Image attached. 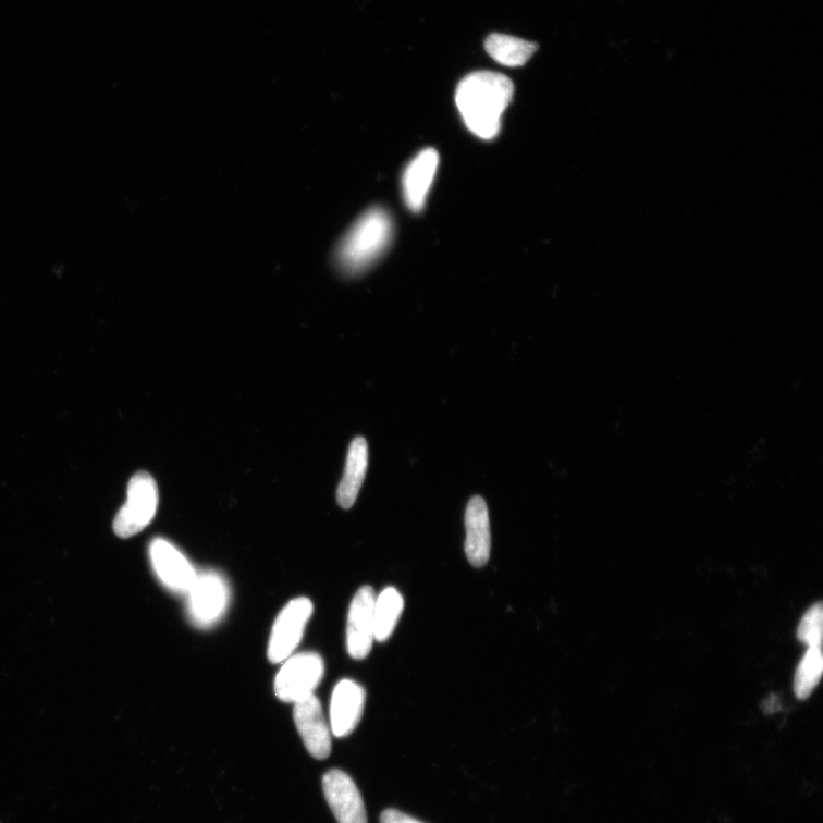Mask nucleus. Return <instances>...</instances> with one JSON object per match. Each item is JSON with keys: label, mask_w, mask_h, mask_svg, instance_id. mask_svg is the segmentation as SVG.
I'll return each instance as SVG.
<instances>
[{"label": "nucleus", "mask_w": 823, "mask_h": 823, "mask_svg": "<svg viewBox=\"0 0 823 823\" xmlns=\"http://www.w3.org/2000/svg\"><path fill=\"white\" fill-rule=\"evenodd\" d=\"M381 823H422L415 818H410L406 815L405 813H402L397 810H385L381 814L380 819Z\"/></svg>", "instance_id": "nucleus-19"}, {"label": "nucleus", "mask_w": 823, "mask_h": 823, "mask_svg": "<svg viewBox=\"0 0 823 823\" xmlns=\"http://www.w3.org/2000/svg\"><path fill=\"white\" fill-rule=\"evenodd\" d=\"M187 594L191 619L199 628L218 624L231 600L226 581L213 570L198 575Z\"/></svg>", "instance_id": "nucleus-5"}, {"label": "nucleus", "mask_w": 823, "mask_h": 823, "mask_svg": "<svg viewBox=\"0 0 823 823\" xmlns=\"http://www.w3.org/2000/svg\"><path fill=\"white\" fill-rule=\"evenodd\" d=\"M487 52L496 62L507 66H520L538 50V45L503 34H492L486 41Z\"/></svg>", "instance_id": "nucleus-15"}, {"label": "nucleus", "mask_w": 823, "mask_h": 823, "mask_svg": "<svg viewBox=\"0 0 823 823\" xmlns=\"http://www.w3.org/2000/svg\"><path fill=\"white\" fill-rule=\"evenodd\" d=\"M776 704H779V703H777V701H776V699L774 697H771L767 700V702H765V705L767 707V712L769 713L775 712L776 709L779 708V705H776Z\"/></svg>", "instance_id": "nucleus-20"}, {"label": "nucleus", "mask_w": 823, "mask_h": 823, "mask_svg": "<svg viewBox=\"0 0 823 823\" xmlns=\"http://www.w3.org/2000/svg\"><path fill=\"white\" fill-rule=\"evenodd\" d=\"M324 660L317 653L291 655L274 679V695L287 703H295L314 695L324 677Z\"/></svg>", "instance_id": "nucleus-4"}, {"label": "nucleus", "mask_w": 823, "mask_h": 823, "mask_svg": "<svg viewBox=\"0 0 823 823\" xmlns=\"http://www.w3.org/2000/svg\"><path fill=\"white\" fill-rule=\"evenodd\" d=\"M366 693L359 684L343 679L336 684L331 699V728L336 738H346L358 726Z\"/></svg>", "instance_id": "nucleus-11"}, {"label": "nucleus", "mask_w": 823, "mask_h": 823, "mask_svg": "<svg viewBox=\"0 0 823 823\" xmlns=\"http://www.w3.org/2000/svg\"><path fill=\"white\" fill-rule=\"evenodd\" d=\"M328 803L339 823H368L361 795L352 777L332 770L323 777Z\"/></svg>", "instance_id": "nucleus-10"}, {"label": "nucleus", "mask_w": 823, "mask_h": 823, "mask_svg": "<svg viewBox=\"0 0 823 823\" xmlns=\"http://www.w3.org/2000/svg\"><path fill=\"white\" fill-rule=\"evenodd\" d=\"M440 156L432 148L419 152L408 164L403 176V195L407 208L420 212L439 169Z\"/></svg>", "instance_id": "nucleus-12"}, {"label": "nucleus", "mask_w": 823, "mask_h": 823, "mask_svg": "<svg viewBox=\"0 0 823 823\" xmlns=\"http://www.w3.org/2000/svg\"><path fill=\"white\" fill-rule=\"evenodd\" d=\"M394 236V222L385 210L373 208L364 213L340 242L336 260L348 274L364 272L381 258Z\"/></svg>", "instance_id": "nucleus-2"}, {"label": "nucleus", "mask_w": 823, "mask_h": 823, "mask_svg": "<svg viewBox=\"0 0 823 823\" xmlns=\"http://www.w3.org/2000/svg\"><path fill=\"white\" fill-rule=\"evenodd\" d=\"M149 553L158 579L175 593H187L198 576L187 557L165 539H155Z\"/></svg>", "instance_id": "nucleus-8"}, {"label": "nucleus", "mask_w": 823, "mask_h": 823, "mask_svg": "<svg viewBox=\"0 0 823 823\" xmlns=\"http://www.w3.org/2000/svg\"><path fill=\"white\" fill-rule=\"evenodd\" d=\"M514 97V84L505 75L477 72L456 88L455 101L467 128L483 140H492L501 130V118Z\"/></svg>", "instance_id": "nucleus-1"}, {"label": "nucleus", "mask_w": 823, "mask_h": 823, "mask_svg": "<svg viewBox=\"0 0 823 823\" xmlns=\"http://www.w3.org/2000/svg\"><path fill=\"white\" fill-rule=\"evenodd\" d=\"M376 592L364 586L355 594L351 604L347 624V650L353 659L368 656L374 642Z\"/></svg>", "instance_id": "nucleus-7"}, {"label": "nucleus", "mask_w": 823, "mask_h": 823, "mask_svg": "<svg viewBox=\"0 0 823 823\" xmlns=\"http://www.w3.org/2000/svg\"><path fill=\"white\" fill-rule=\"evenodd\" d=\"M404 610L401 592L393 588H385L376 599L374 604V638L383 643L395 631Z\"/></svg>", "instance_id": "nucleus-16"}, {"label": "nucleus", "mask_w": 823, "mask_h": 823, "mask_svg": "<svg viewBox=\"0 0 823 823\" xmlns=\"http://www.w3.org/2000/svg\"><path fill=\"white\" fill-rule=\"evenodd\" d=\"M369 464L368 443L363 438L355 439L349 447L345 472L337 488V502L343 509H351L363 486Z\"/></svg>", "instance_id": "nucleus-14"}, {"label": "nucleus", "mask_w": 823, "mask_h": 823, "mask_svg": "<svg viewBox=\"0 0 823 823\" xmlns=\"http://www.w3.org/2000/svg\"><path fill=\"white\" fill-rule=\"evenodd\" d=\"M466 530L467 558L475 567H482L488 564L491 555L490 516L483 498L474 496L469 501L466 511Z\"/></svg>", "instance_id": "nucleus-13"}, {"label": "nucleus", "mask_w": 823, "mask_h": 823, "mask_svg": "<svg viewBox=\"0 0 823 823\" xmlns=\"http://www.w3.org/2000/svg\"><path fill=\"white\" fill-rule=\"evenodd\" d=\"M312 612V602L307 598L295 599L281 611L269 639L271 663L284 662L299 647Z\"/></svg>", "instance_id": "nucleus-6"}, {"label": "nucleus", "mask_w": 823, "mask_h": 823, "mask_svg": "<svg viewBox=\"0 0 823 823\" xmlns=\"http://www.w3.org/2000/svg\"><path fill=\"white\" fill-rule=\"evenodd\" d=\"M822 603H816L807 611L802 621H800L797 629V637L800 642L809 648H822Z\"/></svg>", "instance_id": "nucleus-18"}, {"label": "nucleus", "mask_w": 823, "mask_h": 823, "mask_svg": "<svg viewBox=\"0 0 823 823\" xmlns=\"http://www.w3.org/2000/svg\"><path fill=\"white\" fill-rule=\"evenodd\" d=\"M158 502L152 476L146 471L135 474L128 483L125 505L113 520L114 533L128 539L144 531L156 516Z\"/></svg>", "instance_id": "nucleus-3"}, {"label": "nucleus", "mask_w": 823, "mask_h": 823, "mask_svg": "<svg viewBox=\"0 0 823 823\" xmlns=\"http://www.w3.org/2000/svg\"><path fill=\"white\" fill-rule=\"evenodd\" d=\"M823 672L821 648H809L795 674L794 691L799 700L808 699L816 688Z\"/></svg>", "instance_id": "nucleus-17"}, {"label": "nucleus", "mask_w": 823, "mask_h": 823, "mask_svg": "<svg viewBox=\"0 0 823 823\" xmlns=\"http://www.w3.org/2000/svg\"><path fill=\"white\" fill-rule=\"evenodd\" d=\"M294 721L304 744L316 760H325L332 749L331 732L324 717L322 703L316 696L294 703Z\"/></svg>", "instance_id": "nucleus-9"}]
</instances>
